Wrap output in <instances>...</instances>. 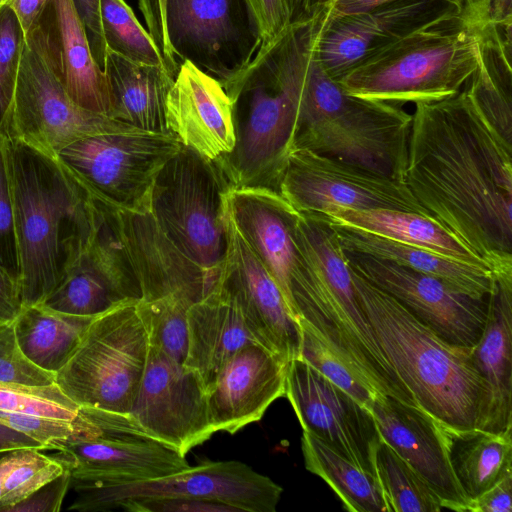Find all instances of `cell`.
Listing matches in <instances>:
<instances>
[{"instance_id":"cell-11","label":"cell","mask_w":512,"mask_h":512,"mask_svg":"<svg viewBox=\"0 0 512 512\" xmlns=\"http://www.w3.org/2000/svg\"><path fill=\"white\" fill-rule=\"evenodd\" d=\"M182 146L173 134L134 130L83 138L56 158L102 200L149 212L155 178Z\"/></svg>"},{"instance_id":"cell-51","label":"cell","mask_w":512,"mask_h":512,"mask_svg":"<svg viewBox=\"0 0 512 512\" xmlns=\"http://www.w3.org/2000/svg\"><path fill=\"white\" fill-rule=\"evenodd\" d=\"M49 0H13L10 7L14 11L25 35L41 20Z\"/></svg>"},{"instance_id":"cell-57","label":"cell","mask_w":512,"mask_h":512,"mask_svg":"<svg viewBox=\"0 0 512 512\" xmlns=\"http://www.w3.org/2000/svg\"><path fill=\"white\" fill-rule=\"evenodd\" d=\"M0 455H2V454H0Z\"/></svg>"},{"instance_id":"cell-34","label":"cell","mask_w":512,"mask_h":512,"mask_svg":"<svg viewBox=\"0 0 512 512\" xmlns=\"http://www.w3.org/2000/svg\"><path fill=\"white\" fill-rule=\"evenodd\" d=\"M301 450L305 468L324 480L350 512H389L377 477L304 431Z\"/></svg>"},{"instance_id":"cell-32","label":"cell","mask_w":512,"mask_h":512,"mask_svg":"<svg viewBox=\"0 0 512 512\" xmlns=\"http://www.w3.org/2000/svg\"><path fill=\"white\" fill-rule=\"evenodd\" d=\"M440 426L451 469L468 501L512 470V429L495 433Z\"/></svg>"},{"instance_id":"cell-21","label":"cell","mask_w":512,"mask_h":512,"mask_svg":"<svg viewBox=\"0 0 512 512\" xmlns=\"http://www.w3.org/2000/svg\"><path fill=\"white\" fill-rule=\"evenodd\" d=\"M118 210L142 290L140 301L171 297L191 306L215 288L221 272L207 270L183 253L150 212Z\"/></svg>"},{"instance_id":"cell-17","label":"cell","mask_w":512,"mask_h":512,"mask_svg":"<svg viewBox=\"0 0 512 512\" xmlns=\"http://www.w3.org/2000/svg\"><path fill=\"white\" fill-rule=\"evenodd\" d=\"M128 416L145 434L183 456L215 433L198 375L153 346Z\"/></svg>"},{"instance_id":"cell-31","label":"cell","mask_w":512,"mask_h":512,"mask_svg":"<svg viewBox=\"0 0 512 512\" xmlns=\"http://www.w3.org/2000/svg\"><path fill=\"white\" fill-rule=\"evenodd\" d=\"M320 214L333 223L360 228L458 261L485 266L435 220L418 213L332 207Z\"/></svg>"},{"instance_id":"cell-42","label":"cell","mask_w":512,"mask_h":512,"mask_svg":"<svg viewBox=\"0 0 512 512\" xmlns=\"http://www.w3.org/2000/svg\"><path fill=\"white\" fill-rule=\"evenodd\" d=\"M0 264L18 280L19 260L7 152V137L0 133Z\"/></svg>"},{"instance_id":"cell-43","label":"cell","mask_w":512,"mask_h":512,"mask_svg":"<svg viewBox=\"0 0 512 512\" xmlns=\"http://www.w3.org/2000/svg\"><path fill=\"white\" fill-rule=\"evenodd\" d=\"M460 13L476 33L512 32V0H461Z\"/></svg>"},{"instance_id":"cell-50","label":"cell","mask_w":512,"mask_h":512,"mask_svg":"<svg viewBox=\"0 0 512 512\" xmlns=\"http://www.w3.org/2000/svg\"><path fill=\"white\" fill-rule=\"evenodd\" d=\"M22 309L18 280L0 264V321L16 318Z\"/></svg>"},{"instance_id":"cell-29","label":"cell","mask_w":512,"mask_h":512,"mask_svg":"<svg viewBox=\"0 0 512 512\" xmlns=\"http://www.w3.org/2000/svg\"><path fill=\"white\" fill-rule=\"evenodd\" d=\"M331 224L345 251L368 254L434 276L475 298H487L492 291L493 274L485 266L448 258L360 228Z\"/></svg>"},{"instance_id":"cell-15","label":"cell","mask_w":512,"mask_h":512,"mask_svg":"<svg viewBox=\"0 0 512 512\" xmlns=\"http://www.w3.org/2000/svg\"><path fill=\"white\" fill-rule=\"evenodd\" d=\"M460 12L445 0H391L344 14L319 13L313 52L326 73L339 81L351 69L444 17Z\"/></svg>"},{"instance_id":"cell-38","label":"cell","mask_w":512,"mask_h":512,"mask_svg":"<svg viewBox=\"0 0 512 512\" xmlns=\"http://www.w3.org/2000/svg\"><path fill=\"white\" fill-rule=\"evenodd\" d=\"M297 322L300 332L297 358L309 363L332 383L370 410L374 396L377 393L362 382L333 352L310 323L303 318H298Z\"/></svg>"},{"instance_id":"cell-8","label":"cell","mask_w":512,"mask_h":512,"mask_svg":"<svg viewBox=\"0 0 512 512\" xmlns=\"http://www.w3.org/2000/svg\"><path fill=\"white\" fill-rule=\"evenodd\" d=\"M134 130L138 129L72 100L62 82L55 45L42 17L25 38L4 135L56 158L62 149L83 138Z\"/></svg>"},{"instance_id":"cell-56","label":"cell","mask_w":512,"mask_h":512,"mask_svg":"<svg viewBox=\"0 0 512 512\" xmlns=\"http://www.w3.org/2000/svg\"><path fill=\"white\" fill-rule=\"evenodd\" d=\"M13 0H0V9L5 6H10Z\"/></svg>"},{"instance_id":"cell-30","label":"cell","mask_w":512,"mask_h":512,"mask_svg":"<svg viewBox=\"0 0 512 512\" xmlns=\"http://www.w3.org/2000/svg\"><path fill=\"white\" fill-rule=\"evenodd\" d=\"M477 66L463 89L496 135L512 147V34L476 33Z\"/></svg>"},{"instance_id":"cell-5","label":"cell","mask_w":512,"mask_h":512,"mask_svg":"<svg viewBox=\"0 0 512 512\" xmlns=\"http://www.w3.org/2000/svg\"><path fill=\"white\" fill-rule=\"evenodd\" d=\"M411 125L402 106L347 92L312 49L291 151L310 150L405 183Z\"/></svg>"},{"instance_id":"cell-22","label":"cell","mask_w":512,"mask_h":512,"mask_svg":"<svg viewBox=\"0 0 512 512\" xmlns=\"http://www.w3.org/2000/svg\"><path fill=\"white\" fill-rule=\"evenodd\" d=\"M289 362L258 342L240 348L207 392L215 433L235 434L259 421L276 399L285 396Z\"/></svg>"},{"instance_id":"cell-3","label":"cell","mask_w":512,"mask_h":512,"mask_svg":"<svg viewBox=\"0 0 512 512\" xmlns=\"http://www.w3.org/2000/svg\"><path fill=\"white\" fill-rule=\"evenodd\" d=\"M7 137V136H6ZM23 307L60 283L69 247L94 217V197L57 158L7 137Z\"/></svg>"},{"instance_id":"cell-37","label":"cell","mask_w":512,"mask_h":512,"mask_svg":"<svg viewBox=\"0 0 512 512\" xmlns=\"http://www.w3.org/2000/svg\"><path fill=\"white\" fill-rule=\"evenodd\" d=\"M137 305L146 325L150 346L184 364L188 350L187 312L190 306L171 297L138 301Z\"/></svg>"},{"instance_id":"cell-35","label":"cell","mask_w":512,"mask_h":512,"mask_svg":"<svg viewBox=\"0 0 512 512\" xmlns=\"http://www.w3.org/2000/svg\"><path fill=\"white\" fill-rule=\"evenodd\" d=\"M374 472L389 512H439L440 498L428 483L380 437Z\"/></svg>"},{"instance_id":"cell-40","label":"cell","mask_w":512,"mask_h":512,"mask_svg":"<svg viewBox=\"0 0 512 512\" xmlns=\"http://www.w3.org/2000/svg\"><path fill=\"white\" fill-rule=\"evenodd\" d=\"M26 35L10 6L0 9V133L4 134L19 74Z\"/></svg>"},{"instance_id":"cell-10","label":"cell","mask_w":512,"mask_h":512,"mask_svg":"<svg viewBox=\"0 0 512 512\" xmlns=\"http://www.w3.org/2000/svg\"><path fill=\"white\" fill-rule=\"evenodd\" d=\"M75 431L45 450L71 473V483L121 484L182 472L189 463L176 449L148 436L128 414L79 407Z\"/></svg>"},{"instance_id":"cell-49","label":"cell","mask_w":512,"mask_h":512,"mask_svg":"<svg viewBox=\"0 0 512 512\" xmlns=\"http://www.w3.org/2000/svg\"><path fill=\"white\" fill-rule=\"evenodd\" d=\"M465 511L469 512H511L512 511V470L506 472L492 486L470 499Z\"/></svg>"},{"instance_id":"cell-25","label":"cell","mask_w":512,"mask_h":512,"mask_svg":"<svg viewBox=\"0 0 512 512\" xmlns=\"http://www.w3.org/2000/svg\"><path fill=\"white\" fill-rule=\"evenodd\" d=\"M487 318L473 360L481 378L474 428L512 429V274L493 275Z\"/></svg>"},{"instance_id":"cell-53","label":"cell","mask_w":512,"mask_h":512,"mask_svg":"<svg viewBox=\"0 0 512 512\" xmlns=\"http://www.w3.org/2000/svg\"><path fill=\"white\" fill-rule=\"evenodd\" d=\"M289 24L302 22L315 17L325 5L326 0H284Z\"/></svg>"},{"instance_id":"cell-2","label":"cell","mask_w":512,"mask_h":512,"mask_svg":"<svg viewBox=\"0 0 512 512\" xmlns=\"http://www.w3.org/2000/svg\"><path fill=\"white\" fill-rule=\"evenodd\" d=\"M318 21L319 13L289 24L222 86L231 101L235 144L215 162L231 189L279 193Z\"/></svg>"},{"instance_id":"cell-14","label":"cell","mask_w":512,"mask_h":512,"mask_svg":"<svg viewBox=\"0 0 512 512\" xmlns=\"http://www.w3.org/2000/svg\"><path fill=\"white\" fill-rule=\"evenodd\" d=\"M279 194L297 213H322L332 207L392 209L432 219L405 183L306 149L290 152Z\"/></svg>"},{"instance_id":"cell-45","label":"cell","mask_w":512,"mask_h":512,"mask_svg":"<svg viewBox=\"0 0 512 512\" xmlns=\"http://www.w3.org/2000/svg\"><path fill=\"white\" fill-rule=\"evenodd\" d=\"M148 32L155 42L165 63L166 70L176 77L180 66L177 64L167 36L166 0H138Z\"/></svg>"},{"instance_id":"cell-24","label":"cell","mask_w":512,"mask_h":512,"mask_svg":"<svg viewBox=\"0 0 512 512\" xmlns=\"http://www.w3.org/2000/svg\"><path fill=\"white\" fill-rule=\"evenodd\" d=\"M169 132L217 161L235 144L231 101L222 85L189 61L179 68L166 99Z\"/></svg>"},{"instance_id":"cell-48","label":"cell","mask_w":512,"mask_h":512,"mask_svg":"<svg viewBox=\"0 0 512 512\" xmlns=\"http://www.w3.org/2000/svg\"><path fill=\"white\" fill-rule=\"evenodd\" d=\"M73 5L83 22L92 54L102 70H104L107 45L101 24V0H72Z\"/></svg>"},{"instance_id":"cell-16","label":"cell","mask_w":512,"mask_h":512,"mask_svg":"<svg viewBox=\"0 0 512 512\" xmlns=\"http://www.w3.org/2000/svg\"><path fill=\"white\" fill-rule=\"evenodd\" d=\"M344 252L351 269L393 297L444 340L460 346L477 343L487 318L488 297L469 296L439 278L389 260Z\"/></svg>"},{"instance_id":"cell-23","label":"cell","mask_w":512,"mask_h":512,"mask_svg":"<svg viewBox=\"0 0 512 512\" xmlns=\"http://www.w3.org/2000/svg\"><path fill=\"white\" fill-rule=\"evenodd\" d=\"M370 411L381 439L428 483L443 508L464 512L468 500L451 469L440 422L419 406L380 393Z\"/></svg>"},{"instance_id":"cell-39","label":"cell","mask_w":512,"mask_h":512,"mask_svg":"<svg viewBox=\"0 0 512 512\" xmlns=\"http://www.w3.org/2000/svg\"><path fill=\"white\" fill-rule=\"evenodd\" d=\"M65 471L64 464L55 455H46L37 448L25 449L21 459L5 480L0 499V512H8L12 506L26 499Z\"/></svg>"},{"instance_id":"cell-28","label":"cell","mask_w":512,"mask_h":512,"mask_svg":"<svg viewBox=\"0 0 512 512\" xmlns=\"http://www.w3.org/2000/svg\"><path fill=\"white\" fill-rule=\"evenodd\" d=\"M104 73L110 93L108 117L154 133H167L166 99L175 77L165 68L128 60L107 49Z\"/></svg>"},{"instance_id":"cell-18","label":"cell","mask_w":512,"mask_h":512,"mask_svg":"<svg viewBox=\"0 0 512 512\" xmlns=\"http://www.w3.org/2000/svg\"><path fill=\"white\" fill-rule=\"evenodd\" d=\"M141 299L123 238L108 221L94 220L90 233L68 253L60 283L42 304L69 314L97 316Z\"/></svg>"},{"instance_id":"cell-19","label":"cell","mask_w":512,"mask_h":512,"mask_svg":"<svg viewBox=\"0 0 512 512\" xmlns=\"http://www.w3.org/2000/svg\"><path fill=\"white\" fill-rule=\"evenodd\" d=\"M285 397L302 430L375 474L380 435L370 410L301 358L289 362Z\"/></svg>"},{"instance_id":"cell-4","label":"cell","mask_w":512,"mask_h":512,"mask_svg":"<svg viewBox=\"0 0 512 512\" xmlns=\"http://www.w3.org/2000/svg\"><path fill=\"white\" fill-rule=\"evenodd\" d=\"M350 272L380 347L417 405L445 426L474 428L481 378L473 346L447 342L393 297Z\"/></svg>"},{"instance_id":"cell-44","label":"cell","mask_w":512,"mask_h":512,"mask_svg":"<svg viewBox=\"0 0 512 512\" xmlns=\"http://www.w3.org/2000/svg\"><path fill=\"white\" fill-rule=\"evenodd\" d=\"M118 509L129 512H239L235 507L221 502L166 497L130 499Z\"/></svg>"},{"instance_id":"cell-46","label":"cell","mask_w":512,"mask_h":512,"mask_svg":"<svg viewBox=\"0 0 512 512\" xmlns=\"http://www.w3.org/2000/svg\"><path fill=\"white\" fill-rule=\"evenodd\" d=\"M70 486L71 473L66 469L59 477L12 506L8 512H58Z\"/></svg>"},{"instance_id":"cell-26","label":"cell","mask_w":512,"mask_h":512,"mask_svg":"<svg viewBox=\"0 0 512 512\" xmlns=\"http://www.w3.org/2000/svg\"><path fill=\"white\" fill-rule=\"evenodd\" d=\"M43 19L55 45L68 95L81 107L108 116V82L92 54L85 26L72 0H49Z\"/></svg>"},{"instance_id":"cell-6","label":"cell","mask_w":512,"mask_h":512,"mask_svg":"<svg viewBox=\"0 0 512 512\" xmlns=\"http://www.w3.org/2000/svg\"><path fill=\"white\" fill-rule=\"evenodd\" d=\"M477 66V35L460 12L411 33L338 82L350 94L398 106L459 93Z\"/></svg>"},{"instance_id":"cell-54","label":"cell","mask_w":512,"mask_h":512,"mask_svg":"<svg viewBox=\"0 0 512 512\" xmlns=\"http://www.w3.org/2000/svg\"><path fill=\"white\" fill-rule=\"evenodd\" d=\"M26 448L43 450V445L27 435L0 423V454Z\"/></svg>"},{"instance_id":"cell-47","label":"cell","mask_w":512,"mask_h":512,"mask_svg":"<svg viewBox=\"0 0 512 512\" xmlns=\"http://www.w3.org/2000/svg\"><path fill=\"white\" fill-rule=\"evenodd\" d=\"M245 2L257 22L262 43L273 40L289 25L284 0H245Z\"/></svg>"},{"instance_id":"cell-7","label":"cell","mask_w":512,"mask_h":512,"mask_svg":"<svg viewBox=\"0 0 512 512\" xmlns=\"http://www.w3.org/2000/svg\"><path fill=\"white\" fill-rule=\"evenodd\" d=\"M137 304L126 301L95 316L56 372V384L79 407L130 413L150 350Z\"/></svg>"},{"instance_id":"cell-13","label":"cell","mask_w":512,"mask_h":512,"mask_svg":"<svg viewBox=\"0 0 512 512\" xmlns=\"http://www.w3.org/2000/svg\"><path fill=\"white\" fill-rule=\"evenodd\" d=\"M166 29L177 64L189 61L222 86L262 44L245 0H166Z\"/></svg>"},{"instance_id":"cell-36","label":"cell","mask_w":512,"mask_h":512,"mask_svg":"<svg viewBox=\"0 0 512 512\" xmlns=\"http://www.w3.org/2000/svg\"><path fill=\"white\" fill-rule=\"evenodd\" d=\"M101 24L107 49L133 62L166 69L151 35L125 0H101Z\"/></svg>"},{"instance_id":"cell-1","label":"cell","mask_w":512,"mask_h":512,"mask_svg":"<svg viewBox=\"0 0 512 512\" xmlns=\"http://www.w3.org/2000/svg\"><path fill=\"white\" fill-rule=\"evenodd\" d=\"M405 184L493 275L512 274V147L464 89L415 104Z\"/></svg>"},{"instance_id":"cell-55","label":"cell","mask_w":512,"mask_h":512,"mask_svg":"<svg viewBox=\"0 0 512 512\" xmlns=\"http://www.w3.org/2000/svg\"><path fill=\"white\" fill-rule=\"evenodd\" d=\"M24 450L16 449L0 455V499L3 494L5 480L15 464L21 459Z\"/></svg>"},{"instance_id":"cell-52","label":"cell","mask_w":512,"mask_h":512,"mask_svg":"<svg viewBox=\"0 0 512 512\" xmlns=\"http://www.w3.org/2000/svg\"><path fill=\"white\" fill-rule=\"evenodd\" d=\"M391 0H326L324 12L329 16L351 14ZM460 6L461 0H445Z\"/></svg>"},{"instance_id":"cell-33","label":"cell","mask_w":512,"mask_h":512,"mask_svg":"<svg viewBox=\"0 0 512 512\" xmlns=\"http://www.w3.org/2000/svg\"><path fill=\"white\" fill-rule=\"evenodd\" d=\"M94 317L61 312L42 303L23 307L16 318L18 345L30 362L56 374Z\"/></svg>"},{"instance_id":"cell-27","label":"cell","mask_w":512,"mask_h":512,"mask_svg":"<svg viewBox=\"0 0 512 512\" xmlns=\"http://www.w3.org/2000/svg\"><path fill=\"white\" fill-rule=\"evenodd\" d=\"M187 327L184 365L198 375L206 393L223 365L244 345L257 342L217 284L205 298L189 307Z\"/></svg>"},{"instance_id":"cell-41","label":"cell","mask_w":512,"mask_h":512,"mask_svg":"<svg viewBox=\"0 0 512 512\" xmlns=\"http://www.w3.org/2000/svg\"><path fill=\"white\" fill-rule=\"evenodd\" d=\"M16 318L0 321V381L30 386L56 383L55 373L37 367L22 353L16 338Z\"/></svg>"},{"instance_id":"cell-12","label":"cell","mask_w":512,"mask_h":512,"mask_svg":"<svg viewBox=\"0 0 512 512\" xmlns=\"http://www.w3.org/2000/svg\"><path fill=\"white\" fill-rule=\"evenodd\" d=\"M70 510L104 512L130 499L189 498L231 505L239 512H275L283 489L240 461H211L151 481L121 484L71 483Z\"/></svg>"},{"instance_id":"cell-20","label":"cell","mask_w":512,"mask_h":512,"mask_svg":"<svg viewBox=\"0 0 512 512\" xmlns=\"http://www.w3.org/2000/svg\"><path fill=\"white\" fill-rule=\"evenodd\" d=\"M226 226L228 246L217 287L238 309L258 343L288 361L297 358L298 322L274 279L237 230L227 206Z\"/></svg>"},{"instance_id":"cell-9","label":"cell","mask_w":512,"mask_h":512,"mask_svg":"<svg viewBox=\"0 0 512 512\" xmlns=\"http://www.w3.org/2000/svg\"><path fill=\"white\" fill-rule=\"evenodd\" d=\"M218 164L183 145L157 174L150 213L163 232L203 268L221 272L228 246L226 195Z\"/></svg>"}]
</instances>
